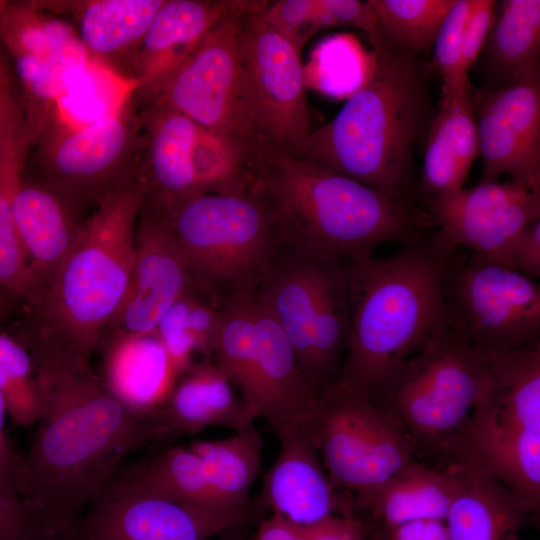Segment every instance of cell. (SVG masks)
Returning <instances> with one entry per match:
<instances>
[{
    "instance_id": "1",
    "label": "cell",
    "mask_w": 540,
    "mask_h": 540,
    "mask_svg": "<svg viewBox=\"0 0 540 540\" xmlns=\"http://www.w3.org/2000/svg\"><path fill=\"white\" fill-rule=\"evenodd\" d=\"M39 396L30 448L19 458L18 484L34 540L68 535L124 458L156 440L154 412L121 402L91 359L29 341Z\"/></svg>"
},
{
    "instance_id": "2",
    "label": "cell",
    "mask_w": 540,
    "mask_h": 540,
    "mask_svg": "<svg viewBox=\"0 0 540 540\" xmlns=\"http://www.w3.org/2000/svg\"><path fill=\"white\" fill-rule=\"evenodd\" d=\"M456 248L436 231L388 257L343 263L350 329L338 380L374 401L446 327L443 277Z\"/></svg>"
},
{
    "instance_id": "3",
    "label": "cell",
    "mask_w": 540,
    "mask_h": 540,
    "mask_svg": "<svg viewBox=\"0 0 540 540\" xmlns=\"http://www.w3.org/2000/svg\"><path fill=\"white\" fill-rule=\"evenodd\" d=\"M246 192L280 241L342 263L372 257L385 243H408L426 222L415 205L264 145L248 154Z\"/></svg>"
},
{
    "instance_id": "4",
    "label": "cell",
    "mask_w": 540,
    "mask_h": 540,
    "mask_svg": "<svg viewBox=\"0 0 540 540\" xmlns=\"http://www.w3.org/2000/svg\"><path fill=\"white\" fill-rule=\"evenodd\" d=\"M372 46L366 84L332 120L285 151L416 206L415 147L432 121L426 68L385 41Z\"/></svg>"
},
{
    "instance_id": "5",
    "label": "cell",
    "mask_w": 540,
    "mask_h": 540,
    "mask_svg": "<svg viewBox=\"0 0 540 540\" xmlns=\"http://www.w3.org/2000/svg\"><path fill=\"white\" fill-rule=\"evenodd\" d=\"M144 191L136 170L84 220L46 291L30 305L29 341L91 359L125 297Z\"/></svg>"
},
{
    "instance_id": "6",
    "label": "cell",
    "mask_w": 540,
    "mask_h": 540,
    "mask_svg": "<svg viewBox=\"0 0 540 540\" xmlns=\"http://www.w3.org/2000/svg\"><path fill=\"white\" fill-rule=\"evenodd\" d=\"M255 293L282 327L303 374L320 395L336 381L348 345L343 263L280 241Z\"/></svg>"
},
{
    "instance_id": "7",
    "label": "cell",
    "mask_w": 540,
    "mask_h": 540,
    "mask_svg": "<svg viewBox=\"0 0 540 540\" xmlns=\"http://www.w3.org/2000/svg\"><path fill=\"white\" fill-rule=\"evenodd\" d=\"M194 292L218 308L252 294L280 242L263 206L249 193H207L170 218Z\"/></svg>"
},
{
    "instance_id": "8",
    "label": "cell",
    "mask_w": 540,
    "mask_h": 540,
    "mask_svg": "<svg viewBox=\"0 0 540 540\" xmlns=\"http://www.w3.org/2000/svg\"><path fill=\"white\" fill-rule=\"evenodd\" d=\"M485 356L447 326L409 359L374 400L412 440L416 455L440 462L456 449L475 409Z\"/></svg>"
},
{
    "instance_id": "9",
    "label": "cell",
    "mask_w": 540,
    "mask_h": 540,
    "mask_svg": "<svg viewBox=\"0 0 540 540\" xmlns=\"http://www.w3.org/2000/svg\"><path fill=\"white\" fill-rule=\"evenodd\" d=\"M308 426L331 482L353 498L374 490L417 459L399 421L338 379L318 396Z\"/></svg>"
},
{
    "instance_id": "10",
    "label": "cell",
    "mask_w": 540,
    "mask_h": 540,
    "mask_svg": "<svg viewBox=\"0 0 540 540\" xmlns=\"http://www.w3.org/2000/svg\"><path fill=\"white\" fill-rule=\"evenodd\" d=\"M446 326L481 354L540 340V285L456 248L443 277Z\"/></svg>"
},
{
    "instance_id": "11",
    "label": "cell",
    "mask_w": 540,
    "mask_h": 540,
    "mask_svg": "<svg viewBox=\"0 0 540 540\" xmlns=\"http://www.w3.org/2000/svg\"><path fill=\"white\" fill-rule=\"evenodd\" d=\"M243 16L228 18L211 30L149 103L171 108L249 153L261 144L241 51Z\"/></svg>"
},
{
    "instance_id": "12",
    "label": "cell",
    "mask_w": 540,
    "mask_h": 540,
    "mask_svg": "<svg viewBox=\"0 0 540 540\" xmlns=\"http://www.w3.org/2000/svg\"><path fill=\"white\" fill-rule=\"evenodd\" d=\"M133 95L117 108L82 125H45L39 140V166L45 184L76 207L99 203L135 170L140 118Z\"/></svg>"
},
{
    "instance_id": "13",
    "label": "cell",
    "mask_w": 540,
    "mask_h": 540,
    "mask_svg": "<svg viewBox=\"0 0 540 540\" xmlns=\"http://www.w3.org/2000/svg\"><path fill=\"white\" fill-rule=\"evenodd\" d=\"M0 43L14 61L25 96V123L35 140L92 57L76 28L36 1H0Z\"/></svg>"
},
{
    "instance_id": "14",
    "label": "cell",
    "mask_w": 540,
    "mask_h": 540,
    "mask_svg": "<svg viewBox=\"0 0 540 540\" xmlns=\"http://www.w3.org/2000/svg\"><path fill=\"white\" fill-rule=\"evenodd\" d=\"M266 4L241 18V51L258 140L288 150L313 129L301 53L265 22Z\"/></svg>"
},
{
    "instance_id": "15",
    "label": "cell",
    "mask_w": 540,
    "mask_h": 540,
    "mask_svg": "<svg viewBox=\"0 0 540 540\" xmlns=\"http://www.w3.org/2000/svg\"><path fill=\"white\" fill-rule=\"evenodd\" d=\"M247 519V511L202 509L173 502L113 477L84 510L67 540H209Z\"/></svg>"
},
{
    "instance_id": "16",
    "label": "cell",
    "mask_w": 540,
    "mask_h": 540,
    "mask_svg": "<svg viewBox=\"0 0 540 540\" xmlns=\"http://www.w3.org/2000/svg\"><path fill=\"white\" fill-rule=\"evenodd\" d=\"M428 218L454 247L477 260L507 267L512 243L540 219V194L515 180L482 182L458 191L422 197Z\"/></svg>"
},
{
    "instance_id": "17",
    "label": "cell",
    "mask_w": 540,
    "mask_h": 540,
    "mask_svg": "<svg viewBox=\"0 0 540 540\" xmlns=\"http://www.w3.org/2000/svg\"><path fill=\"white\" fill-rule=\"evenodd\" d=\"M471 97L483 160L481 181L509 175L540 194L539 71Z\"/></svg>"
},
{
    "instance_id": "18",
    "label": "cell",
    "mask_w": 540,
    "mask_h": 540,
    "mask_svg": "<svg viewBox=\"0 0 540 540\" xmlns=\"http://www.w3.org/2000/svg\"><path fill=\"white\" fill-rule=\"evenodd\" d=\"M191 288L171 220L143 204L128 288L104 341L114 335L152 334L162 315Z\"/></svg>"
},
{
    "instance_id": "19",
    "label": "cell",
    "mask_w": 540,
    "mask_h": 540,
    "mask_svg": "<svg viewBox=\"0 0 540 540\" xmlns=\"http://www.w3.org/2000/svg\"><path fill=\"white\" fill-rule=\"evenodd\" d=\"M256 348L237 388L255 419L263 418L275 434L308 425L318 394L303 374L293 347L267 306L254 292Z\"/></svg>"
},
{
    "instance_id": "20",
    "label": "cell",
    "mask_w": 540,
    "mask_h": 540,
    "mask_svg": "<svg viewBox=\"0 0 540 540\" xmlns=\"http://www.w3.org/2000/svg\"><path fill=\"white\" fill-rule=\"evenodd\" d=\"M267 1L164 0L131 60L134 93L146 105L224 20L243 16Z\"/></svg>"
},
{
    "instance_id": "21",
    "label": "cell",
    "mask_w": 540,
    "mask_h": 540,
    "mask_svg": "<svg viewBox=\"0 0 540 540\" xmlns=\"http://www.w3.org/2000/svg\"><path fill=\"white\" fill-rule=\"evenodd\" d=\"M139 118L136 173L143 204L170 219L182 205L202 195L193 163L198 125L155 102L146 104Z\"/></svg>"
},
{
    "instance_id": "22",
    "label": "cell",
    "mask_w": 540,
    "mask_h": 540,
    "mask_svg": "<svg viewBox=\"0 0 540 540\" xmlns=\"http://www.w3.org/2000/svg\"><path fill=\"white\" fill-rule=\"evenodd\" d=\"M279 450L268 470L264 503L291 523L304 527L329 516L353 514V503L342 500L331 482L309 426H295L275 434Z\"/></svg>"
},
{
    "instance_id": "23",
    "label": "cell",
    "mask_w": 540,
    "mask_h": 540,
    "mask_svg": "<svg viewBox=\"0 0 540 540\" xmlns=\"http://www.w3.org/2000/svg\"><path fill=\"white\" fill-rule=\"evenodd\" d=\"M453 492L444 520L450 540H519L535 517L506 487L473 462L453 456L440 463Z\"/></svg>"
},
{
    "instance_id": "24",
    "label": "cell",
    "mask_w": 540,
    "mask_h": 540,
    "mask_svg": "<svg viewBox=\"0 0 540 540\" xmlns=\"http://www.w3.org/2000/svg\"><path fill=\"white\" fill-rule=\"evenodd\" d=\"M453 456L473 462L531 512L539 513L540 430L501 422L475 408L456 449L448 458Z\"/></svg>"
},
{
    "instance_id": "25",
    "label": "cell",
    "mask_w": 540,
    "mask_h": 540,
    "mask_svg": "<svg viewBox=\"0 0 540 540\" xmlns=\"http://www.w3.org/2000/svg\"><path fill=\"white\" fill-rule=\"evenodd\" d=\"M77 208L40 181L22 180L14 215L32 285L29 306L50 286L78 237L84 220Z\"/></svg>"
},
{
    "instance_id": "26",
    "label": "cell",
    "mask_w": 540,
    "mask_h": 540,
    "mask_svg": "<svg viewBox=\"0 0 540 540\" xmlns=\"http://www.w3.org/2000/svg\"><path fill=\"white\" fill-rule=\"evenodd\" d=\"M154 411L157 440L194 434L209 427L238 432L254 426L248 410L212 359L191 365Z\"/></svg>"
},
{
    "instance_id": "27",
    "label": "cell",
    "mask_w": 540,
    "mask_h": 540,
    "mask_svg": "<svg viewBox=\"0 0 540 540\" xmlns=\"http://www.w3.org/2000/svg\"><path fill=\"white\" fill-rule=\"evenodd\" d=\"M453 486L448 473L412 460L374 490L352 502L364 518L366 540L419 520L444 521Z\"/></svg>"
},
{
    "instance_id": "28",
    "label": "cell",
    "mask_w": 540,
    "mask_h": 540,
    "mask_svg": "<svg viewBox=\"0 0 540 540\" xmlns=\"http://www.w3.org/2000/svg\"><path fill=\"white\" fill-rule=\"evenodd\" d=\"M105 386L128 407L154 412L167 398L179 374L153 335H114L104 341Z\"/></svg>"
},
{
    "instance_id": "29",
    "label": "cell",
    "mask_w": 540,
    "mask_h": 540,
    "mask_svg": "<svg viewBox=\"0 0 540 540\" xmlns=\"http://www.w3.org/2000/svg\"><path fill=\"white\" fill-rule=\"evenodd\" d=\"M164 0L36 1L50 13L69 14L85 48L98 59L130 64Z\"/></svg>"
},
{
    "instance_id": "30",
    "label": "cell",
    "mask_w": 540,
    "mask_h": 540,
    "mask_svg": "<svg viewBox=\"0 0 540 540\" xmlns=\"http://www.w3.org/2000/svg\"><path fill=\"white\" fill-rule=\"evenodd\" d=\"M32 144L23 109L13 100L5 115L0 143V285L27 303L32 297V285L17 232L14 201Z\"/></svg>"
},
{
    "instance_id": "31",
    "label": "cell",
    "mask_w": 540,
    "mask_h": 540,
    "mask_svg": "<svg viewBox=\"0 0 540 540\" xmlns=\"http://www.w3.org/2000/svg\"><path fill=\"white\" fill-rule=\"evenodd\" d=\"M540 1L505 0L483 53L486 91L508 86L539 71Z\"/></svg>"
},
{
    "instance_id": "32",
    "label": "cell",
    "mask_w": 540,
    "mask_h": 540,
    "mask_svg": "<svg viewBox=\"0 0 540 540\" xmlns=\"http://www.w3.org/2000/svg\"><path fill=\"white\" fill-rule=\"evenodd\" d=\"M190 446L199 456L220 504L229 510L246 511L263 449V440L255 425L227 438L196 441Z\"/></svg>"
},
{
    "instance_id": "33",
    "label": "cell",
    "mask_w": 540,
    "mask_h": 540,
    "mask_svg": "<svg viewBox=\"0 0 540 540\" xmlns=\"http://www.w3.org/2000/svg\"><path fill=\"white\" fill-rule=\"evenodd\" d=\"M123 476L142 489L176 503L229 510L213 493L201 460L191 446L167 448Z\"/></svg>"
},
{
    "instance_id": "34",
    "label": "cell",
    "mask_w": 540,
    "mask_h": 540,
    "mask_svg": "<svg viewBox=\"0 0 540 540\" xmlns=\"http://www.w3.org/2000/svg\"><path fill=\"white\" fill-rule=\"evenodd\" d=\"M374 52H367L350 34L321 40L303 65L305 86L336 99H347L371 77Z\"/></svg>"
},
{
    "instance_id": "35",
    "label": "cell",
    "mask_w": 540,
    "mask_h": 540,
    "mask_svg": "<svg viewBox=\"0 0 540 540\" xmlns=\"http://www.w3.org/2000/svg\"><path fill=\"white\" fill-rule=\"evenodd\" d=\"M456 0H369L384 41L396 49L427 53Z\"/></svg>"
},
{
    "instance_id": "36",
    "label": "cell",
    "mask_w": 540,
    "mask_h": 540,
    "mask_svg": "<svg viewBox=\"0 0 540 540\" xmlns=\"http://www.w3.org/2000/svg\"><path fill=\"white\" fill-rule=\"evenodd\" d=\"M0 393L7 416L19 426L35 424L39 396L29 351L17 341L0 335Z\"/></svg>"
},
{
    "instance_id": "37",
    "label": "cell",
    "mask_w": 540,
    "mask_h": 540,
    "mask_svg": "<svg viewBox=\"0 0 540 540\" xmlns=\"http://www.w3.org/2000/svg\"><path fill=\"white\" fill-rule=\"evenodd\" d=\"M435 118L462 167L469 173L480 156L477 121L468 82L447 96H442Z\"/></svg>"
},
{
    "instance_id": "38",
    "label": "cell",
    "mask_w": 540,
    "mask_h": 540,
    "mask_svg": "<svg viewBox=\"0 0 540 540\" xmlns=\"http://www.w3.org/2000/svg\"><path fill=\"white\" fill-rule=\"evenodd\" d=\"M467 175L448 144L440 122L434 117L429 127L418 190L422 197L452 193L463 188Z\"/></svg>"
},
{
    "instance_id": "39",
    "label": "cell",
    "mask_w": 540,
    "mask_h": 540,
    "mask_svg": "<svg viewBox=\"0 0 540 540\" xmlns=\"http://www.w3.org/2000/svg\"><path fill=\"white\" fill-rule=\"evenodd\" d=\"M473 0H456L437 34L434 43L435 64L442 76V96H447L468 82L463 71V39Z\"/></svg>"
},
{
    "instance_id": "40",
    "label": "cell",
    "mask_w": 540,
    "mask_h": 540,
    "mask_svg": "<svg viewBox=\"0 0 540 540\" xmlns=\"http://www.w3.org/2000/svg\"><path fill=\"white\" fill-rule=\"evenodd\" d=\"M6 406L0 393V517L24 540H34L25 516L18 484L19 456L5 431Z\"/></svg>"
},
{
    "instance_id": "41",
    "label": "cell",
    "mask_w": 540,
    "mask_h": 540,
    "mask_svg": "<svg viewBox=\"0 0 540 540\" xmlns=\"http://www.w3.org/2000/svg\"><path fill=\"white\" fill-rule=\"evenodd\" d=\"M316 8V0H281L268 2L262 16L301 53L307 41L318 32Z\"/></svg>"
},
{
    "instance_id": "42",
    "label": "cell",
    "mask_w": 540,
    "mask_h": 540,
    "mask_svg": "<svg viewBox=\"0 0 540 540\" xmlns=\"http://www.w3.org/2000/svg\"><path fill=\"white\" fill-rule=\"evenodd\" d=\"M496 2L473 0L463 39L462 66L466 75L477 62L495 18Z\"/></svg>"
},
{
    "instance_id": "43",
    "label": "cell",
    "mask_w": 540,
    "mask_h": 540,
    "mask_svg": "<svg viewBox=\"0 0 540 540\" xmlns=\"http://www.w3.org/2000/svg\"><path fill=\"white\" fill-rule=\"evenodd\" d=\"M338 26H352L365 32L371 44L384 41L377 15L369 1L323 0Z\"/></svg>"
},
{
    "instance_id": "44",
    "label": "cell",
    "mask_w": 540,
    "mask_h": 540,
    "mask_svg": "<svg viewBox=\"0 0 540 540\" xmlns=\"http://www.w3.org/2000/svg\"><path fill=\"white\" fill-rule=\"evenodd\" d=\"M507 267L533 280L540 277V219L527 225L515 238Z\"/></svg>"
},
{
    "instance_id": "45",
    "label": "cell",
    "mask_w": 540,
    "mask_h": 540,
    "mask_svg": "<svg viewBox=\"0 0 540 540\" xmlns=\"http://www.w3.org/2000/svg\"><path fill=\"white\" fill-rule=\"evenodd\" d=\"M301 528L302 540H366L364 526L355 514L329 516Z\"/></svg>"
},
{
    "instance_id": "46",
    "label": "cell",
    "mask_w": 540,
    "mask_h": 540,
    "mask_svg": "<svg viewBox=\"0 0 540 540\" xmlns=\"http://www.w3.org/2000/svg\"><path fill=\"white\" fill-rule=\"evenodd\" d=\"M368 540H450L442 520H419L391 529Z\"/></svg>"
},
{
    "instance_id": "47",
    "label": "cell",
    "mask_w": 540,
    "mask_h": 540,
    "mask_svg": "<svg viewBox=\"0 0 540 540\" xmlns=\"http://www.w3.org/2000/svg\"><path fill=\"white\" fill-rule=\"evenodd\" d=\"M13 101L10 89V83H1L0 84V143L2 136V128L5 119L6 112L11 102Z\"/></svg>"
},
{
    "instance_id": "48",
    "label": "cell",
    "mask_w": 540,
    "mask_h": 540,
    "mask_svg": "<svg viewBox=\"0 0 540 540\" xmlns=\"http://www.w3.org/2000/svg\"><path fill=\"white\" fill-rule=\"evenodd\" d=\"M0 540H24L0 517Z\"/></svg>"
},
{
    "instance_id": "49",
    "label": "cell",
    "mask_w": 540,
    "mask_h": 540,
    "mask_svg": "<svg viewBox=\"0 0 540 540\" xmlns=\"http://www.w3.org/2000/svg\"><path fill=\"white\" fill-rule=\"evenodd\" d=\"M6 82H9V77H8V74L6 72L3 62L0 59V84L6 83Z\"/></svg>"
},
{
    "instance_id": "50",
    "label": "cell",
    "mask_w": 540,
    "mask_h": 540,
    "mask_svg": "<svg viewBox=\"0 0 540 540\" xmlns=\"http://www.w3.org/2000/svg\"><path fill=\"white\" fill-rule=\"evenodd\" d=\"M54 540H67L66 537H63V538H57V539H54Z\"/></svg>"
}]
</instances>
